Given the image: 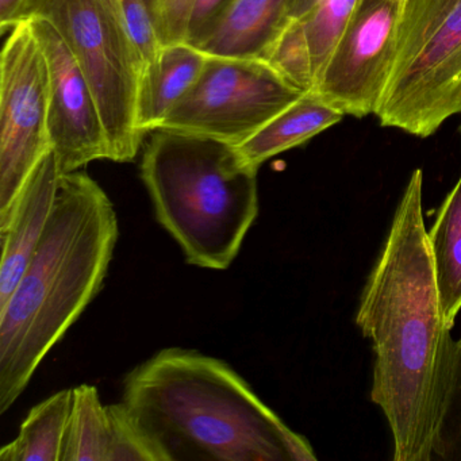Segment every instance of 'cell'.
<instances>
[{"instance_id":"obj_1","label":"cell","mask_w":461,"mask_h":461,"mask_svg":"<svg viewBox=\"0 0 461 461\" xmlns=\"http://www.w3.org/2000/svg\"><path fill=\"white\" fill-rule=\"evenodd\" d=\"M422 183V171L414 169L356 314L374 348L371 401L387 418L395 461L433 458L434 426L455 347L423 222Z\"/></svg>"},{"instance_id":"obj_2","label":"cell","mask_w":461,"mask_h":461,"mask_svg":"<svg viewBox=\"0 0 461 461\" xmlns=\"http://www.w3.org/2000/svg\"><path fill=\"white\" fill-rule=\"evenodd\" d=\"M123 403L161 461H315L228 363L166 348L123 380Z\"/></svg>"},{"instance_id":"obj_3","label":"cell","mask_w":461,"mask_h":461,"mask_svg":"<svg viewBox=\"0 0 461 461\" xmlns=\"http://www.w3.org/2000/svg\"><path fill=\"white\" fill-rule=\"evenodd\" d=\"M118 234L104 188L86 172L63 175L44 236L0 309V414L98 295Z\"/></svg>"},{"instance_id":"obj_4","label":"cell","mask_w":461,"mask_h":461,"mask_svg":"<svg viewBox=\"0 0 461 461\" xmlns=\"http://www.w3.org/2000/svg\"><path fill=\"white\" fill-rule=\"evenodd\" d=\"M141 161V177L160 225L185 261L226 269L258 214V167L236 145L156 129Z\"/></svg>"},{"instance_id":"obj_5","label":"cell","mask_w":461,"mask_h":461,"mask_svg":"<svg viewBox=\"0 0 461 461\" xmlns=\"http://www.w3.org/2000/svg\"><path fill=\"white\" fill-rule=\"evenodd\" d=\"M41 18L56 29L87 77L109 134L113 161L136 158L144 64L129 34L120 0H23L13 26Z\"/></svg>"},{"instance_id":"obj_6","label":"cell","mask_w":461,"mask_h":461,"mask_svg":"<svg viewBox=\"0 0 461 461\" xmlns=\"http://www.w3.org/2000/svg\"><path fill=\"white\" fill-rule=\"evenodd\" d=\"M461 113V0H403L380 125L426 139Z\"/></svg>"},{"instance_id":"obj_7","label":"cell","mask_w":461,"mask_h":461,"mask_svg":"<svg viewBox=\"0 0 461 461\" xmlns=\"http://www.w3.org/2000/svg\"><path fill=\"white\" fill-rule=\"evenodd\" d=\"M303 94L268 61L209 56L193 90L158 129L239 147Z\"/></svg>"},{"instance_id":"obj_8","label":"cell","mask_w":461,"mask_h":461,"mask_svg":"<svg viewBox=\"0 0 461 461\" xmlns=\"http://www.w3.org/2000/svg\"><path fill=\"white\" fill-rule=\"evenodd\" d=\"M47 58L29 21L10 29L0 61V217L52 149Z\"/></svg>"},{"instance_id":"obj_9","label":"cell","mask_w":461,"mask_h":461,"mask_svg":"<svg viewBox=\"0 0 461 461\" xmlns=\"http://www.w3.org/2000/svg\"><path fill=\"white\" fill-rule=\"evenodd\" d=\"M403 0H360L315 91L356 118L376 115L393 74Z\"/></svg>"},{"instance_id":"obj_10","label":"cell","mask_w":461,"mask_h":461,"mask_svg":"<svg viewBox=\"0 0 461 461\" xmlns=\"http://www.w3.org/2000/svg\"><path fill=\"white\" fill-rule=\"evenodd\" d=\"M28 21L50 68V137L61 175L80 171L93 161H113L104 117L82 67L50 23Z\"/></svg>"},{"instance_id":"obj_11","label":"cell","mask_w":461,"mask_h":461,"mask_svg":"<svg viewBox=\"0 0 461 461\" xmlns=\"http://www.w3.org/2000/svg\"><path fill=\"white\" fill-rule=\"evenodd\" d=\"M61 176L58 158L50 149L21 188L12 209L0 217V309L14 293L44 236Z\"/></svg>"},{"instance_id":"obj_12","label":"cell","mask_w":461,"mask_h":461,"mask_svg":"<svg viewBox=\"0 0 461 461\" xmlns=\"http://www.w3.org/2000/svg\"><path fill=\"white\" fill-rule=\"evenodd\" d=\"M293 0H231L188 44L207 56L268 61L287 28Z\"/></svg>"},{"instance_id":"obj_13","label":"cell","mask_w":461,"mask_h":461,"mask_svg":"<svg viewBox=\"0 0 461 461\" xmlns=\"http://www.w3.org/2000/svg\"><path fill=\"white\" fill-rule=\"evenodd\" d=\"M209 56L188 42L164 45L144 69L139 94V123L145 136L156 131L175 106L193 90Z\"/></svg>"},{"instance_id":"obj_14","label":"cell","mask_w":461,"mask_h":461,"mask_svg":"<svg viewBox=\"0 0 461 461\" xmlns=\"http://www.w3.org/2000/svg\"><path fill=\"white\" fill-rule=\"evenodd\" d=\"M344 115L317 91H307L237 148L250 166L260 168L269 158L306 144Z\"/></svg>"},{"instance_id":"obj_15","label":"cell","mask_w":461,"mask_h":461,"mask_svg":"<svg viewBox=\"0 0 461 461\" xmlns=\"http://www.w3.org/2000/svg\"><path fill=\"white\" fill-rule=\"evenodd\" d=\"M428 240L439 303L453 328L461 310V176L437 212Z\"/></svg>"},{"instance_id":"obj_16","label":"cell","mask_w":461,"mask_h":461,"mask_svg":"<svg viewBox=\"0 0 461 461\" xmlns=\"http://www.w3.org/2000/svg\"><path fill=\"white\" fill-rule=\"evenodd\" d=\"M72 398V388H67L36 404L26 415L14 441L0 449V460H63Z\"/></svg>"},{"instance_id":"obj_17","label":"cell","mask_w":461,"mask_h":461,"mask_svg":"<svg viewBox=\"0 0 461 461\" xmlns=\"http://www.w3.org/2000/svg\"><path fill=\"white\" fill-rule=\"evenodd\" d=\"M358 2L293 0L287 28L298 32L306 40L314 68L315 87Z\"/></svg>"},{"instance_id":"obj_18","label":"cell","mask_w":461,"mask_h":461,"mask_svg":"<svg viewBox=\"0 0 461 461\" xmlns=\"http://www.w3.org/2000/svg\"><path fill=\"white\" fill-rule=\"evenodd\" d=\"M71 414L61 461H106L110 420L94 385L72 388Z\"/></svg>"},{"instance_id":"obj_19","label":"cell","mask_w":461,"mask_h":461,"mask_svg":"<svg viewBox=\"0 0 461 461\" xmlns=\"http://www.w3.org/2000/svg\"><path fill=\"white\" fill-rule=\"evenodd\" d=\"M433 456L445 461H461V337L455 339L449 374L439 402Z\"/></svg>"},{"instance_id":"obj_20","label":"cell","mask_w":461,"mask_h":461,"mask_svg":"<svg viewBox=\"0 0 461 461\" xmlns=\"http://www.w3.org/2000/svg\"><path fill=\"white\" fill-rule=\"evenodd\" d=\"M110 420L106 461H161L123 402L107 406Z\"/></svg>"},{"instance_id":"obj_21","label":"cell","mask_w":461,"mask_h":461,"mask_svg":"<svg viewBox=\"0 0 461 461\" xmlns=\"http://www.w3.org/2000/svg\"><path fill=\"white\" fill-rule=\"evenodd\" d=\"M120 5L129 34L139 50L145 69L158 60L164 47L153 23L149 5L148 0H120Z\"/></svg>"},{"instance_id":"obj_22","label":"cell","mask_w":461,"mask_h":461,"mask_svg":"<svg viewBox=\"0 0 461 461\" xmlns=\"http://www.w3.org/2000/svg\"><path fill=\"white\" fill-rule=\"evenodd\" d=\"M148 5L163 45L187 42L194 0H148Z\"/></svg>"},{"instance_id":"obj_23","label":"cell","mask_w":461,"mask_h":461,"mask_svg":"<svg viewBox=\"0 0 461 461\" xmlns=\"http://www.w3.org/2000/svg\"><path fill=\"white\" fill-rule=\"evenodd\" d=\"M231 0H194L188 21L187 42L194 41L212 21L217 20Z\"/></svg>"},{"instance_id":"obj_24","label":"cell","mask_w":461,"mask_h":461,"mask_svg":"<svg viewBox=\"0 0 461 461\" xmlns=\"http://www.w3.org/2000/svg\"><path fill=\"white\" fill-rule=\"evenodd\" d=\"M21 2L23 0H0V28L4 33L12 29Z\"/></svg>"},{"instance_id":"obj_25","label":"cell","mask_w":461,"mask_h":461,"mask_svg":"<svg viewBox=\"0 0 461 461\" xmlns=\"http://www.w3.org/2000/svg\"><path fill=\"white\" fill-rule=\"evenodd\" d=\"M460 131H461V129H460Z\"/></svg>"}]
</instances>
